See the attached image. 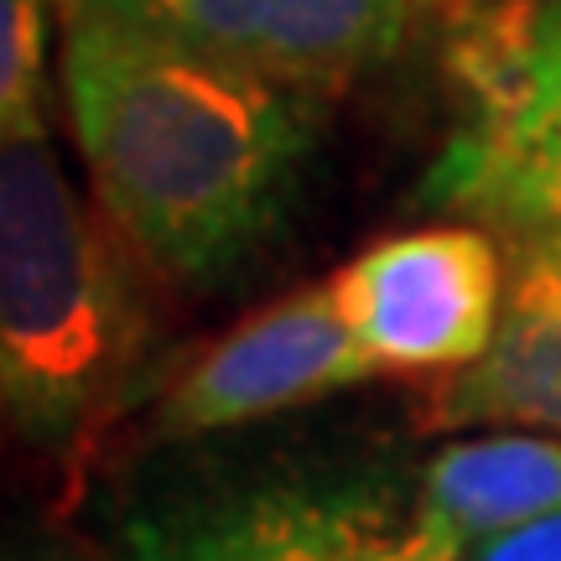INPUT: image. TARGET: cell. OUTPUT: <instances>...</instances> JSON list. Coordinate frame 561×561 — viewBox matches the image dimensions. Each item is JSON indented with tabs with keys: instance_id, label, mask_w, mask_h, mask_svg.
Listing matches in <instances>:
<instances>
[{
	"instance_id": "6da1fadb",
	"label": "cell",
	"mask_w": 561,
	"mask_h": 561,
	"mask_svg": "<svg viewBox=\"0 0 561 561\" xmlns=\"http://www.w3.org/2000/svg\"><path fill=\"white\" fill-rule=\"evenodd\" d=\"M62 110L110 229L178 286H224L291 214L318 146L307 94L100 0H62Z\"/></svg>"
},
{
	"instance_id": "7a4b0ae2",
	"label": "cell",
	"mask_w": 561,
	"mask_h": 561,
	"mask_svg": "<svg viewBox=\"0 0 561 561\" xmlns=\"http://www.w3.org/2000/svg\"><path fill=\"white\" fill-rule=\"evenodd\" d=\"M161 380L140 261L53 146L0 151V432L79 468Z\"/></svg>"
},
{
	"instance_id": "3957f363",
	"label": "cell",
	"mask_w": 561,
	"mask_h": 561,
	"mask_svg": "<svg viewBox=\"0 0 561 561\" xmlns=\"http://www.w3.org/2000/svg\"><path fill=\"white\" fill-rule=\"evenodd\" d=\"M447 62L468 110L421 178V208L510 250H561V16L546 0H483Z\"/></svg>"
},
{
	"instance_id": "277c9868",
	"label": "cell",
	"mask_w": 561,
	"mask_h": 561,
	"mask_svg": "<svg viewBox=\"0 0 561 561\" xmlns=\"http://www.w3.org/2000/svg\"><path fill=\"white\" fill-rule=\"evenodd\" d=\"M130 561H458L380 489L318 473L182 483L121 520Z\"/></svg>"
},
{
	"instance_id": "5b68a950",
	"label": "cell",
	"mask_w": 561,
	"mask_h": 561,
	"mask_svg": "<svg viewBox=\"0 0 561 561\" xmlns=\"http://www.w3.org/2000/svg\"><path fill=\"white\" fill-rule=\"evenodd\" d=\"M504 255L473 224L369 244L328 280L348 339L375 375H458L500 333Z\"/></svg>"
},
{
	"instance_id": "8992f818",
	"label": "cell",
	"mask_w": 561,
	"mask_h": 561,
	"mask_svg": "<svg viewBox=\"0 0 561 561\" xmlns=\"http://www.w3.org/2000/svg\"><path fill=\"white\" fill-rule=\"evenodd\" d=\"M359 343L348 339L333 291L301 286L291 297L261 307L234 333L182 369L157 396L151 442H193L234 426H255L265 416L297 411L333 390L369 380Z\"/></svg>"
},
{
	"instance_id": "52a82bcc",
	"label": "cell",
	"mask_w": 561,
	"mask_h": 561,
	"mask_svg": "<svg viewBox=\"0 0 561 561\" xmlns=\"http://www.w3.org/2000/svg\"><path fill=\"white\" fill-rule=\"evenodd\" d=\"M167 37L322 100L401 53L416 0H100Z\"/></svg>"
},
{
	"instance_id": "ba28073f",
	"label": "cell",
	"mask_w": 561,
	"mask_h": 561,
	"mask_svg": "<svg viewBox=\"0 0 561 561\" xmlns=\"http://www.w3.org/2000/svg\"><path fill=\"white\" fill-rule=\"evenodd\" d=\"M426 432H541L561 437V250L515 244L500 333L483 359L426 390Z\"/></svg>"
},
{
	"instance_id": "9c48e42d",
	"label": "cell",
	"mask_w": 561,
	"mask_h": 561,
	"mask_svg": "<svg viewBox=\"0 0 561 561\" xmlns=\"http://www.w3.org/2000/svg\"><path fill=\"white\" fill-rule=\"evenodd\" d=\"M561 510V437L483 432L437 447L416 483V525L453 557Z\"/></svg>"
},
{
	"instance_id": "30bf717a",
	"label": "cell",
	"mask_w": 561,
	"mask_h": 561,
	"mask_svg": "<svg viewBox=\"0 0 561 561\" xmlns=\"http://www.w3.org/2000/svg\"><path fill=\"white\" fill-rule=\"evenodd\" d=\"M62 0H0V151L53 136V32Z\"/></svg>"
},
{
	"instance_id": "8fae6325",
	"label": "cell",
	"mask_w": 561,
	"mask_h": 561,
	"mask_svg": "<svg viewBox=\"0 0 561 561\" xmlns=\"http://www.w3.org/2000/svg\"><path fill=\"white\" fill-rule=\"evenodd\" d=\"M0 561H110L94 546L62 536L53 525L32 520H0Z\"/></svg>"
},
{
	"instance_id": "7c38bea8",
	"label": "cell",
	"mask_w": 561,
	"mask_h": 561,
	"mask_svg": "<svg viewBox=\"0 0 561 561\" xmlns=\"http://www.w3.org/2000/svg\"><path fill=\"white\" fill-rule=\"evenodd\" d=\"M462 561H561V510L546 520H530L510 536L483 541L479 551H468Z\"/></svg>"
},
{
	"instance_id": "4fadbf2b",
	"label": "cell",
	"mask_w": 561,
	"mask_h": 561,
	"mask_svg": "<svg viewBox=\"0 0 561 561\" xmlns=\"http://www.w3.org/2000/svg\"><path fill=\"white\" fill-rule=\"evenodd\" d=\"M546 5H551V11H557V16H561V0H546Z\"/></svg>"
}]
</instances>
